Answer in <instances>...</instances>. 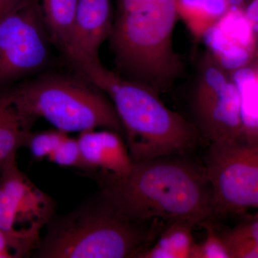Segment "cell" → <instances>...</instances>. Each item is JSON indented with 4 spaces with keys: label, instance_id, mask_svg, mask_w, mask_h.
Masks as SVG:
<instances>
[{
    "label": "cell",
    "instance_id": "5bb4252c",
    "mask_svg": "<svg viewBox=\"0 0 258 258\" xmlns=\"http://www.w3.org/2000/svg\"><path fill=\"white\" fill-rule=\"evenodd\" d=\"M196 225L188 221L166 224L156 240L137 258H191L196 242L192 230Z\"/></svg>",
    "mask_w": 258,
    "mask_h": 258
},
{
    "label": "cell",
    "instance_id": "7a4b0ae2",
    "mask_svg": "<svg viewBox=\"0 0 258 258\" xmlns=\"http://www.w3.org/2000/svg\"><path fill=\"white\" fill-rule=\"evenodd\" d=\"M119 211L100 190L73 211L53 217L35 250L40 258H137L164 227Z\"/></svg>",
    "mask_w": 258,
    "mask_h": 258
},
{
    "label": "cell",
    "instance_id": "52a82bcc",
    "mask_svg": "<svg viewBox=\"0 0 258 258\" xmlns=\"http://www.w3.org/2000/svg\"><path fill=\"white\" fill-rule=\"evenodd\" d=\"M51 44L38 0H27L0 20V91L44 73Z\"/></svg>",
    "mask_w": 258,
    "mask_h": 258
},
{
    "label": "cell",
    "instance_id": "6da1fadb",
    "mask_svg": "<svg viewBox=\"0 0 258 258\" xmlns=\"http://www.w3.org/2000/svg\"><path fill=\"white\" fill-rule=\"evenodd\" d=\"M94 176L108 200L125 215L142 222L188 221L201 225L215 214L205 166L185 154L134 163L126 174Z\"/></svg>",
    "mask_w": 258,
    "mask_h": 258
},
{
    "label": "cell",
    "instance_id": "8fae6325",
    "mask_svg": "<svg viewBox=\"0 0 258 258\" xmlns=\"http://www.w3.org/2000/svg\"><path fill=\"white\" fill-rule=\"evenodd\" d=\"M77 140L89 174L99 171L121 176L133 166L125 142L115 131H86L80 133Z\"/></svg>",
    "mask_w": 258,
    "mask_h": 258
},
{
    "label": "cell",
    "instance_id": "d6986e66",
    "mask_svg": "<svg viewBox=\"0 0 258 258\" xmlns=\"http://www.w3.org/2000/svg\"><path fill=\"white\" fill-rule=\"evenodd\" d=\"M201 225L206 229L207 235L200 243L195 242L191 258H230L222 235L208 221L203 222Z\"/></svg>",
    "mask_w": 258,
    "mask_h": 258
},
{
    "label": "cell",
    "instance_id": "2e32d148",
    "mask_svg": "<svg viewBox=\"0 0 258 258\" xmlns=\"http://www.w3.org/2000/svg\"><path fill=\"white\" fill-rule=\"evenodd\" d=\"M232 81L240 94V116L244 138L258 139V79L254 70L233 71Z\"/></svg>",
    "mask_w": 258,
    "mask_h": 258
},
{
    "label": "cell",
    "instance_id": "3957f363",
    "mask_svg": "<svg viewBox=\"0 0 258 258\" xmlns=\"http://www.w3.org/2000/svg\"><path fill=\"white\" fill-rule=\"evenodd\" d=\"M83 77L111 100L134 163L186 154L201 139L192 123L168 108L151 88L121 77L102 63L90 67Z\"/></svg>",
    "mask_w": 258,
    "mask_h": 258
},
{
    "label": "cell",
    "instance_id": "e0dca14e",
    "mask_svg": "<svg viewBox=\"0 0 258 258\" xmlns=\"http://www.w3.org/2000/svg\"><path fill=\"white\" fill-rule=\"evenodd\" d=\"M41 236L17 234L0 228V258H20L36 250Z\"/></svg>",
    "mask_w": 258,
    "mask_h": 258
},
{
    "label": "cell",
    "instance_id": "30bf717a",
    "mask_svg": "<svg viewBox=\"0 0 258 258\" xmlns=\"http://www.w3.org/2000/svg\"><path fill=\"white\" fill-rule=\"evenodd\" d=\"M110 0H79L74 25V56L71 64L80 74L101 63L99 51L113 25Z\"/></svg>",
    "mask_w": 258,
    "mask_h": 258
},
{
    "label": "cell",
    "instance_id": "ba28073f",
    "mask_svg": "<svg viewBox=\"0 0 258 258\" xmlns=\"http://www.w3.org/2000/svg\"><path fill=\"white\" fill-rule=\"evenodd\" d=\"M55 209L53 200L20 170L17 158L5 164L0 171V228L41 236Z\"/></svg>",
    "mask_w": 258,
    "mask_h": 258
},
{
    "label": "cell",
    "instance_id": "ffe728a7",
    "mask_svg": "<svg viewBox=\"0 0 258 258\" xmlns=\"http://www.w3.org/2000/svg\"><path fill=\"white\" fill-rule=\"evenodd\" d=\"M48 161L64 167L81 169L88 173V168L81 156L77 139L71 138L68 134Z\"/></svg>",
    "mask_w": 258,
    "mask_h": 258
},
{
    "label": "cell",
    "instance_id": "ac0fdd59",
    "mask_svg": "<svg viewBox=\"0 0 258 258\" xmlns=\"http://www.w3.org/2000/svg\"><path fill=\"white\" fill-rule=\"evenodd\" d=\"M69 134L58 129L30 134L27 143L34 160L49 161L62 139Z\"/></svg>",
    "mask_w": 258,
    "mask_h": 258
},
{
    "label": "cell",
    "instance_id": "4fadbf2b",
    "mask_svg": "<svg viewBox=\"0 0 258 258\" xmlns=\"http://www.w3.org/2000/svg\"><path fill=\"white\" fill-rule=\"evenodd\" d=\"M32 125L0 91V171L17 158L20 148L26 147Z\"/></svg>",
    "mask_w": 258,
    "mask_h": 258
},
{
    "label": "cell",
    "instance_id": "5b68a950",
    "mask_svg": "<svg viewBox=\"0 0 258 258\" xmlns=\"http://www.w3.org/2000/svg\"><path fill=\"white\" fill-rule=\"evenodd\" d=\"M189 120L210 144L244 138L240 92L207 51L199 60L189 92Z\"/></svg>",
    "mask_w": 258,
    "mask_h": 258
},
{
    "label": "cell",
    "instance_id": "9a60e30c",
    "mask_svg": "<svg viewBox=\"0 0 258 258\" xmlns=\"http://www.w3.org/2000/svg\"><path fill=\"white\" fill-rule=\"evenodd\" d=\"M230 8L229 0H176L178 18L198 41Z\"/></svg>",
    "mask_w": 258,
    "mask_h": 258
},
{
    "label": "cell",
    "instance_id": "7c38bea8",
    "mask_svg": "<svg viewBox=\"0 0 258 258\" xmlns=\"http://www.w3.org/2000/svg\"><path fill=\"white\" fill-rule=\"evenodd\" d=\"M38 2L51 42L71 63L74 56L75 19L79 0Z\"/></svg>",
    "mask_w": 258,
    "mask_h": 258
},
{
    "label": "cell",
    "instance_id": "277c9868",
    "mask_svg": "<svg viewBox=\"0 0 258 258\" xmlns=\"http://www.w3.org/2000/svg\"><path fill=\"white\" fill-rule=\"evenodd\" d=\"M4 93L32 124L44 118L68 134L103 128L124 135L111 100L85 78L42 73Z\"/></svg>",
    "mask_w": 258,
    "mask_h": 258
},
{
    "label": "cell",
    "instance_id": "9c48e42d",
    "mask_svg": "<svg viewBox=\"0 0 258 258\" xmlns=\"http://www.w3.org/2000/svg\"><path fill=\"white\" fill-rule=\"evenodd\" d=\"M252 25L238 7L230 10L202 37L207 51L226 71L244 67L250 58L253 43Z\"/></svg>",
    "mask_w": 258,
    "mask_h": 258
},
{
    "label": "cell",
    "instance_id": "7402d4cb",
    "mask_svg": "<svg viewBox=\"0 0 258 258\" xmlns=\"http://www.w3.org/2000/svg\"><path fill=\"white\" fill-rule=\"evenodd\" d=\"M27 0H0V20L14 13Z\"/></svg>",
    "mask_w": 258,
    "mask_h": 258
},
{
    "label": "cell",
    "instance_id": "44dd1931",
    "mask_svg": "<svg viewBox=\"0 0 258 258\" xmlns=\"http://www.w3.org/2000/svg\"><path fill=\"white\" fill-rule=\"evenodd\" d=\"M235 230L253 241L258 246V213L249 221L235 227Z\"/></svg>",
    "mask_w": 258,
    "mask_h": 258
},
{
    "label": "cell",
    "instance_id": "603a6c76",
    "mask_svg": "<svg viewBox=\"0 0 258 258\" xmlns=\"http://www.w3.org/2000/svg\"><path fill=\"white\" fill-rule=\"evenodd\" d=\"M251 25L258 24V0H253L247 7L245 12Z\"/></svg>",
    "mask_w": 258,
    "mask_h": 258
},
{
    "label": "cell",
    "instance_id": "8992f818",
    "mask_svg": "<svg viewBox=\"0 0 258 258\" xmlns=\"http://www.w3.org/2000/svg\"><path fill=\"white\" fill-rule=\"evenodd\" d=\"M205 168L215 214L258 209V139L210 144Z\"/></svg>",
    "mask_w": 258,
    "mask_h": 258
}]
</instances>
